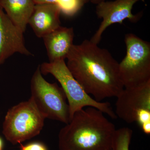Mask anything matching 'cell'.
Segmentation results:
<instances>
[{
    "mask_svg": "<svg viewBox=\"0 0 150 150\" xmlns=\"http://www.w3.org/2000/svg\"><path fill=\"white\" fill-rule=\"evenodd\" d=\"M45 119L30 98L8 109L3 122V135L12 144H21L40 134Z\"/></svg>",
    "mask_w": 150,
    "mask_h": 150,
    "instance_id": "4",
    "label": "cell"
},
{
    "mask_svg": "<svg viewBox=\"0 0 150 150\" xmlns=\"http://www.w3.org/2000/svg\"><path fill=\"white\" fill-rule=\"evenodd\" d=\"M60 8L52 4H37L28 24L38 38H43L61 26Z\"/></svg>",
    "mask_w": 150,
    "mask_h": 150,
    "instance_id": "10",
    "label": "cell"
},
{
    "mask_svg": "<svg viewBox=\"0 0 150 150\" xmlns=\"http://www.w3.org/2000/svg\"><path fill=\"white\" fill-rule=\"evenodd\" d=\"M115 115L128 123L137 122L141 115L150 112V81L124 88L116 97Z\"/></svg>",
    "mask_w": 150,
    "mask_h": 150,
    "instance_id": "7",
    "label": "cell"
},
{
    "mask_svg": "<svg viewBox=\"0 0 150 150\" xmlns=\"http://www.w3.org/2000/svg\"><path fill=\"white\" fill-rule=\"evenodd\" d=\"M126 54L119 63V74L124 88L150 81V43L133 33L125 35Z\"/></svg>",
    "mask_w": 150,
    "mask_h": 150,
    "instance_id": "5",
    "label": "cell"
},
{
    "mask_svg": "<svg viewBox=\"0 0 150 150\" xmlns=\"http://www.w3.org/2000/svg\"><path fill=\"white\" fill-rule=\"evenodd\" d=\"M35 5L33 0H0V6L14 24L23 33Z\"/></svg>",
    "mask_w": 150,
    "mask_h": 150,
    "instance_id": "12",
    "label": "cell"
},
{
    "mask_svg": "<svg viewBox=\"0 0 150 150\" xmlns=\"http://www.w3.org/2000/svg\"><path fill=\"white\" fill-rule=\"evenodd\" d=\"M31 98L46 118L65 123L71 121L69 108L62 87L43 78L38 66L30 81Z\"/></svg>",
    "mask_w": 150,
    "mask_h": 150,
    "instance_id": "6",
    "label": "cell"
},
{
    "mask_svg": "<svg viewBox=\"0 0 150 150\" xmlns=\"http://www.w3.org/2000/svg\"><path fill=\"white\" fill-rule=\"evenodd\" d=\"M23 33L0 6V65L15 53L33 55L25 45Z\"/></svg>",
    "mask_w": 150,
    "mask_h": 150,
    "instance_id": "9",
    "label": "cell"
},
{
    "mask_svg": "<svg viewBox=\"0 0 150 150\" xmlns=\"http://www.w3.org/2000/svg\"><path fill=\"white\" fill-rule=\"evenodd\" d=\"M67 59V67L73 76L96 101L116 97L124 88L119 63L107 49L90 40L74 44Z\"/></svg>",
    "mask_w": 150,
    "mask_h": 150,
    "instance_id": "1",
    "label": "cell"
},
{
    "mask_svg": "<svg viewBox=\"0 0 150 150\" xmlns=\"http://www.w3.org/2000/svg\"><path fill=\"white\" fill-rule=\"evenodd\" d=\"M105 1V0H90V1L92 3V4L97 5L99 4V3Z\"/></svg>",
    "mask_w": 150,
    "mask_h": 150,
    "instance_id": "16",
    "label": "cell"
},
{
    "mask_svg": "<svg viewBox=\"0 0 150 150\" xmlns=\"http://www.w3.org/2000/svg\"><path fill=\"white\" fill-rule=\"evenodd\" d=\"M20 150H48L46 145L39 142H33L23 145L20 144Z\"/></svg>",
    "mask_w": 150,
    "mask_h": 150,
    "instance_id": "15",
    "label": "cell"
},
{
    "mask_svg": "<svg viewBox=\"0 0 150 150\" xmlns=\"http://www.w3.org/2000/svg\"><path fill=\"white\" fill-rule=\"evenodd\" d=\"M133 134V130L128 127L116 129L112 150H129Z\"/></svg>",
    "mask_w": 150,
    "mask_h": 150,
    "instance_id": "14",
    "label": "cell"
},
{
    "mask_svg": "<svg viewBox=\"0 0 150 150\" xmlns=\"http://www.w3.org/2000/svg\"><path fill=\"white\" fill-rule=\"evenodd\" d=\"M35 4H52L60 8L61 13L72 17L79 11L90 0H33Z\"/></svg>",
    "mask_w": 150,
    "mask_h": 150,
    "instance_id": "13",
    "label": "cell"
},
{
    "mask_svg": "<svg viewBox=\"0 0 150 150\" xmlns=\"http://www.w3.org/2000/svg\"><path fill=\"white\" fill-rule=\"evenodd\" d=\"M104 114L91 107L75 112L59 131V150H112L116 129Z\"/></svg>",
    "mask_w": 150,
    "mask_h": 150,
    "instance_id": "2",
    "label": "cell"
},
{
    "mask_svg": "<svg viewBox=\"0 0 150 150\" xmlns=\"http://www.w3.org/2000/svg\"><path fill=\"white\" fill-rule=\"evenodd\" d=\"M139 1L144 0H115L112 1H103L97 5L96 13L98 17L102 18L99 27L91 41L98 44L103 33L108 27L114 23L122 24L123 21L128 19L132 22L139 20V15H134L132 10L134 5Z\"/></svg>",
    "mask_w": 150,
    "mask_h": 150,
    "instance_id": "8",
    "label": "cell"
},
{
    "mask_svg": "<svg viewBox=\"0 0 150 150\" xmlns=\"http://www.w3.org/2000/svg\"><path fill=\"white\" fill-rule=\"evenodd\" d=\"M73 28L60 26L43 38L49 62L67 59L74 45Z\"/></svg>",
    "mask_w": 150,
    "mask_h": 150,
    "instance_id": "11",
    "label": "cell"
},
{
    "mask_svg": "<svg viewBox=\"0 0 150 150\" xmlns=\"http://www.w3.org/2000/svg\"><path fill=\"white\" fill-rule=\"evenodd\" d=\"M39 67L42 74L53 75L61 84L68 100L71 120L75 112L88 107L95 108L112 119L117 118L110 103L96 101L85 91L73 76L65 60L44 62Z\"/></svg>",
    "mask_w": 150,
    "mask_h": 150,
    "instance_id": "3",
    "label": "cell"
},
{
    "mask_svg": "<svg viewBox=\"0 0 150 150\" xmlns=\"http://www.w3.org/2000/svg\"><path fill=\"white\" fill-rule=\"evenodd\" d=\"M4 143L3 139L0 137V150H3L4 148Z\"/></svg>",
    "mask_w": 150,
    "mask_h": 150,
    "instance_id": "17",
    "label": "cell"
}]
</instances>
